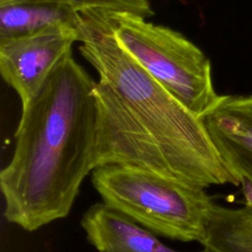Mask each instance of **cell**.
Wrapping results in <instances>:
<instances>
[{
	"label": "cell",
	"instance_id": "obj_2",
	"mask_svg": "<svg viewBox=\"0 0 252 252\" xmlns=\"http://www.w3.org/2000/svg\"><path fill=\"white\" fill-rule=\"evenodd\" d=\"M95 86L71 55L22 105L14 153L0 173L8 221L34 231L69 215L96 167Z\"/></svg>",
	"mask_w": 252,
	"mask_h": 252
},
{
	"label": "cell",
	"instance_id": "obj_9",
	"mask_svg": "<svg viewBox=\"0 0 252 252\" xmlns=\"http://www.w3.org/2000/svg\"><path fill=\"white\" fill-rule=\"evenodd\" d=\"M201 244L207 252H252V208L214 204Z\"/></svg>",
	"mask_w": 252,
	"mask_h": 252
},
{
	"label": "cell",
	"instance_id": "obj_8",
	"mask_svg": "<svg viewBox=\"0 0 252 252\" xmlns=\"http://www.w3.org/2000/svg\"><path fill=\"white\" fill-rule=\"evenodd\" d=\"M81 15L64 5L22 1L0 5V39L33 33L53 26L77 27Z\"/></svg>",
	"mask_w": 252,
	"mask_h": 252
},
{
	"label": "cell",
	"instance_id": "obj_3",
	"mask_svg": "<svg viewBox=\"0 0 252 252\" xmlns=\"http://www.w3.org/2000/svg\"><path fill=\"white\" fill-rule=\"evenodd\" d=\"M106 205L158 235L202 243L215 204L204 188L133 166L106 164L92 171Z\"/></svg>",
	"mask_w": 252,
	"mask_h": 252
},
{
	"label": "cell",
	"instance_id": "obj_6",
	"mask_svg": "<svg viewBox=\"0 0 252 252\" xmlns=\"http://www.w3.org/2000/svg\"><path fill=\"white\" fill-rule=\"evenodd\" d=\"M201 119L252 208V94L220 95Z\"/></svg>",
	"mask_w": 252,
	"mask_h": 252
},
{
	"label": "cell",
	"instance_id": "obj_7",
	"mask_svg": "<svg viewBox=\"0 0 252 252\" xmlns=\"http://www.w3.org/2000/svg\"><path fill=\"white\" fill-rule=\"evenodd\" d=\"M81 225L98 252H185L165 245L158 234L103 202L84 213Z\"/></svg>",
	"mask_w": 252,
	"mask_h": 252
},
{
	"label": "cell",
	"instance_id": "obj_1",
	"mask_svg": "<svg viewBox=\"0 0 252 252\" xmlns=\"http://www.w3.org/2000/svg\"><path fill=\"white\" fill-rule=\"evenodd\" d=\"M79 50L96 70V167H138L208 188L239 185L201 117L116 42L106 16H81Z\"/></svg>",
	"mask_w": 252,
	"mask_h": 252
},
{
	"label": "cell",
	"instance_id": "obj_5",
	"mask_svg": "<svg viewBox=\"0 0 252 252\" xmlns=\"http://www.w3.org/2000/svg\"><path fill=\"white\" fill-rule=\"evenodd\" d=\"M79 35L77 27L60 25L0 39V73L18 94L22 105L28 103L72 55V46L79 41Z\"/></svg>",
	"mask_w": 252,
	"mask_h": 252
},
{
	"label": "cell",
	"instance_id": "obj_10",
	"mask_svg": "<svg viewBox=\"0 0 252 252\" xmlns=\"http://www.w3.org/2000/svg\"><path fill=\"white\" fill-rule=\"evenodd\" d=\"M22 1L53 2L69 7L80 15H101L131 13L145 18L154 15L149 0H0V5Z\"/></svg>",
	"mask_w": 252,
	"mask_h": 252
},
{
	"label": "cell",
	"instance_id": "obj_4",
	"mask_svg": "<svg viewBox=\"0 0 252 252\" xmlns=\"http://www.w3.org/2000/svg\"><path fill=\"white\" fill-rule=\"evenodd\" d=\"M106 19L118 45L191 112L201 117L218 102L209 58L182 33L131 13Z\"/></svg>",
	"mask_w": 252,
	"mask_h": 252
}]
</instances>
